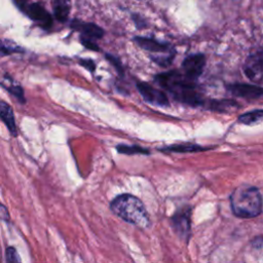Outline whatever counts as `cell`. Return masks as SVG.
I'll return each instance as SVG.
<instances>
[{"instance_id": "cell-7", "label": "cell", "mask_w": 263, "mask_h": 263, "mask_svg": "<svg viewBox=\"0 0 263 263\" xmlns=\"http://www.w3.org/2000/svg\"><path fill=\"white\" fill-rule=\"evenodd\" d=\"M138 89L145 101L149 102L150 104L157 105V106H167L168 100L166 96L161 91L153 86L149 85L146 82L138 83Z\"/></svg>"}, {"instance_id": "cell-15", "label": "cell", "mask_w": 263, "mask_h": 263, "mask_svg": "<svg viewBox=\"0 0 263 263\" xmlns=\"http://www.w3.org/2000/svg\"><path fill=\"white\" fill-rule=\"evenodd\" d=\"M0 83H1L5 88H7L13 96H15L18 100H21V101L24 100V95H23L22 87H21L17 83H15L9 76L5 75L4 77H1Z\"/></svg>"}, {"instance_id": "cell-3", "label": "cell", "mask_w": 263, "mask_h": 263, "mask_svg": "<svg viewBox=\"0 0 263 263\" xmlns=\"http://www.w3.org/2000/svg\"><path fill=\"white\" fill-rule=\"evenodd\" d=\"M110 208L116 216L130 224L139 227H147L149 225V217L144 204L132 194H122L115 197Z\"/></svg>"}, {"instance_id": "cell-20", "label": "cell", "mask_w": 263, "mask_h": 263, "mask_svg": "<svg viewBox=\"0 0 263 263\" xmlns=\"http://www.w3.org/2000/svg\"><path fill=\"white\" fill-rule=\"evenodd\" d=\"M15 1V3L20 6V7H22V8H25L28 4H27V0H14Z\"/></svg>"}, {"instance_id": "cell-17", "label": "cell", "mask_w": 263, "mask_h": 263, "mask_svg": "<svg viewBox=\"0 0 263 263\" xmlns=\"http://www.w3.org/2000/svg\"><path fill=\"white\" fill-rule=\"evenodd\" d=\"M7 256V263H20L18 256L13 248H8L6 251Z\"/></svg>"}, {"instance_id": "cell-1", "label": "cell", "mask_w": 263, "mask_h": 263, "mask_svg": "<svg viewBox=\"0 0 263 263\" xmlns=\"http://www.w3.org/2000/svg\"><path fill=\"white\" fill-rule=\"evenodd\" d=\"M157 82L167 89L179 101L197 106L202 103L201 97L196 90L194 81L176 71L162 73L156 76Z\"/></svg>"}, {"instance_id": "cell-6", "label": "cell", "mask_w": 263, "mask_h": 263, "mask_svg": "<svg viewBox=\"0 0 263 263\" xmlns=\"http://www.w3.org/2000/svg\"><path fill=\"white\" fill-rule=\"evenodd\" d=\"M204 63H205V60L202 54L198 53V54L189 55L184 60L182 65L184 75L194 81L201 75L204 67Z\"/></svg>"}, {"instance_id": "cell-12", "label": "cell", "mask_w": 263, "mask_h": 263, "mask_svg": "<svg viewBox=\"0 0 263 263\" xmlns=\"http://www.w3.org/2000/svg\"><path fill=\"white\" fill-rule=\"evenodd\" d=\"M71 10L70 0H53L54 16L60 22H65Z\"/></svg>"}, {"instance_id": "cell-10", "label": "cell", "mask_w": 263, "mask_h": 263, "mask_svg": "<svg viewBox=\"0 0 263 263\" xmlns=\"http://www.w3.org/2000/svg\"><path fill=\"white\" fill-rule=\"evenodd\" d=\"M231 91L239 97L248 98V99H255L263 97V88L254 86V85H247V84H235L231 86Z\"/></svg>"}, {"instance_id": "cell-19", "label": "cell", "mask_w": 263, "mask_h": 263, "mask_svg": "<svg viewBox=\"0 0 263 263\" xmlns=\"http://www.w3.org/2000/svg\"><path fill=\"white\" fill-rule=\"evenodd\" d=\"M80 64L83 66V67H85V68H87L88 70H93L95 69V64L90 61V60H82V61H80Z\"/></svg>"}, {"instance_id": "cell-18", "label": "cell", "mask_w": 263, "mask_h": 263, "mask_svg": "<svg viewBox=\"0 0 263 263\" xmlns=\"http://www.w3.org/2000/svg\"><path fill=\"white\" fill-rule=\"evenodd\" d=\"M81 42H82V44H83L85 47H87V48H89V49H91V50H98V49H99V47L97 46V44H96L91 39H89V38H87V37H81Z\"/></svg>"}, {"instance_id": "cell-2", "label": "cell", "mask_w": 263, "mask_h": 263, "mask_svg": "<svg viewBox=\"0 0 263 263\" xmlns=\"http://www.w3.org/2000/svg\"><path fill=\"white\" fill-rule=\"evenodd\" d=\"M230 205L235 216L239 218H254L262 211V196L260 191L251 185H240L230 196Z\"/></svg>"}, {"instance_id": "cell-8", "label": "cell", "mask_w": 263, "mask_h": 263, "mask_svg": "<svg viewBox=\"0 0 263 263\" xmlns=\"http://www.w3.org/2000/svg\"><path fill=\"white\" fill-rule=\"evenodd\" d=\"M190 210L183 209L173 217V226L178 235L185 238L190 230Z\"/></svg>"}, {"instance_id": "cell-13", "label": "cell", "mask_w": 263, "mask_h": 263, "mask_svg": "<svg viewBox=\"0 0 263 263\" xmlns=\"http://www.w3.org/2000/svg\"><path fill=\"white\" fill-rule=\"evenodd\" d=\"M74 27L77 30H80L85 37L89 38V39H93V38H100L103 36V30L98 27L95 24H89V23H73Z\"/></svg>"}, {"instance_id": "cell-16", "label": "cell", "mask_w": 263, "mask_h": 263, "mask_svg": "<svg viewBox=\"0 0 263 263\" xmlns=\"http://www.w3.org/2000/svg\"><path fill=\"white\" fill-rule=\"evenodd\" d=\"M23 51V48L10 40L0 39V54H10Z\"/></svg>"}, {"instance_id": "cell-9", "label": "cell", "mask_w": 263, "mask_h": 263, "mask_svg": "<svg viewBox=\"0 0 263 263\" xmlns=\"http://www.w3.org/2000/svg\"><path fill=\"white\" fill-rule=\"evenodd\" d=\"M25 11L32 20L40 23L43 27H49L51 25L50 14L39 3L28 4L25 7Z\"/></svg>"}, {"instance_id": "cell-4", "label": "cell", "mask_w": 263, "mask_h": 263, "mask_svg": "<svg viewBox=\"0 0 263 263\" xmlns=\"http://www.w3.org/2000/svg\"><path fill=\"white\" fill-rule=\"evenodd\" d=\"M135 40L142 48L152 53L151 59H153L157 64L165 66L171 63L174 54H171L172 49H170L168 44L146 37H137Z\"/></svg>"}, {"instance_id": "cell-5", "label": "cell", "mask_w": 263, "mask_h": 263, "mask_svg": "<svg viewBox=\"0 0 263 263\" xmlns=\"http://www.w3.org/2000/svg\"><path fill=\"white\" fill-rule=\"evenodd\" d=\"M246 76L255 83H263V50L251 54L243 66Z\"/></svg>"}, {"instance_id": "cell-14", "label": "cell", "mask_w": 263, "mask_h": 263, "mask_svg": "<svg viewBox=\"0 0 263 263\" xmlns=\"http://www.w3.org/2000/svg\"><path fill=\"white\" fill-rule=\"evenodd\" d=\"M238 120L239 122L247 125L257 124L263 121V110H254L251 112L243 113L238 117Z\"/></svg>"}, {"instance_id": "cell-11", "label": "cell", "mask_w": 263, "mask_h": 263, "mask_svg": "<svg viewBox=\"0 0 263 263\" xmlns=\"http://www.w3.org/2000/svg\"><path fill=\"white\" fill-rule=\"evenodd\" d=\"M0 118L3 120V122L9 128L11 134L15 135L16 127H15L13 112H12L10 106L2 101H0Z\"/></svg>"}]
</instances>
